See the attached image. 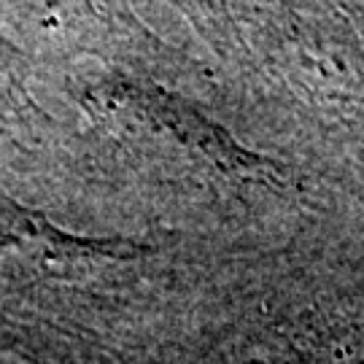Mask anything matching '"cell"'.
Returning <instances> with one entry per match:
<instances>
[{
    "mask_svg": "<svg viewBox=\"0 0 364 364\" xmlns=\"http://www.w3.org/2000/svg\"><path fill=\"white\" fill-rule=\"evenodd\" d=\"M114 100L117 103L122 100V105H127L135 117L154 122L156 127H165L170 135H176L186 146L197 149L219 168L240 173L246 178H264V181H270L275 176L273 162L267 165L262 156L240 149L227 132L219 130L208 119H203L189 105L178 103L176 97H170L165 92L138 87V84H119L114 90Z\"/></svg>",
    "mask_w": 364,
    "mask_h": 364,
    "instance_id": "1",
    "label": "cell"
},
{
    "mask_svg": "<svg viewBox=\"0 0 364 364\" xmlns=\"http://www.w3.org/2000/svg\"><path fill=\"white\" fill-rule=\"evenodd\" d=\"M138 248L124 240H92L57 230L36 210L0 200V254L33 262L127 259Z\"/></svg>",
    "mask_w": 364,
    "mask_h": 364,
    "instance_id": "2",
    "label": "cell"
}]
</instances>
